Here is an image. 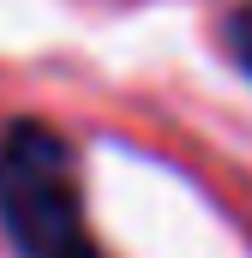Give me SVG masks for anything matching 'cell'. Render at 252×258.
Instances as JSON below:
<instances>
[{"label":"cell","instance_id":"6da1fadb","mask_svg":"<svg viewBox=\"0 0 252 258\" xmlns=\"http://www.w3.org/2000/svg\"><path fill=\"white\" fill-rule=\"evenodd\" d=\"M0 228L18 258H102L84 222L72 150L42 120H18L0 138Z\"/></svg>","mask_w":252,"mask_h":258},{"label":"cell","instance_id":"7a4b0ae2","mask_svg":"<svg viewBox=\"0 0 252 258\" xmlns=\"http://www.w3.org/2000/svg\"><path fill=\"white\" fill-rule=\"evenodd\" d=\"M228 48H234V60L252 72V0L234 12V18H228Z\"/></svg>","mask_w":252,"mask_h":258}]
</instances>
